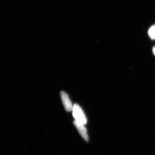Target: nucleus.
I'll return each mask as SVG.
<instances>
[{
	"instance_id": "obj_3",
	"label": "nucleus",
	"mask_w": 155,
	"mask_h": 155,
	"mask_svg": "<svg viewBox=\"0 0 155 155\" xmlns=\"http://www.w3.org/2000/svg\"><path fill=\"white\" fill-rule=\"evenodd\" d=\"M74 125H75V127L77 128L78 132L80 133L81 135L83 137L85 141H87L88 140V137L87 135V131L86 128L84 127V125L81 124L80 122H77V121H74Z\"/></svg>"
},
{
	"instance_id": "obj_1",
	"label": "nucleus",
	"mask_w": 155,
	"mask_h": 155,
	"mask_svg": "<svg viewBox=\"0 0 155 155\" xmlns=\"http://www.w3.org/2000/svg\"><path fill=\"white\" fill-rule=\"evenodd\" d=\"M72 115L75 121L85 125L87 122L86 116L80 106L77 104L73 105L72 110Z\"/></svg>"
},
{
	"instance_id": "obj_4",
	"label": "nucleus",
	"mask_w": 155,
	"mask_h": 155,
	"mask_svg": "<svg viewBox=\"0 0 155 155\" xmlns=\"http://www.w3.org/2000/svg\"><path fill=\"white\" fill-rule=\"evenodd\" d=\"M149 35L151 38L155 39V25H153L148 31Z\"/></svg>"
},
{
	"instance_id": "obj_2",
	"label": "nucleus",
	"mask_w": 155,
	"mask_h": 155,
	"mask_svg": "<svg viewBox=\"0 0 155 155\" xmlns=\"http://www.w3.org/2000/svg\"><path fill=\"white\" fill-rule=\"evenodd\" d=\"M61 97L66 110L67 112L72 111L73 105H72V102L70 101L68 94L65 92L61 91Z\"/></svg>"
},
{
	"instance_id": "obj_5",
	"label": "nucleus",
	"mask_w": 155,
	"mask_h": 155,
	"mask_svg": "<svg viewBox=\"0 0 155 155\" xmlns=\"http://www.w3.org/2000/svg\"><path fill=\"white\" fill-rule=\"evenodd\" d=\"M153 54H154V55H155V47L154 48H153Z\"/></svg>"
}]
</instances>
